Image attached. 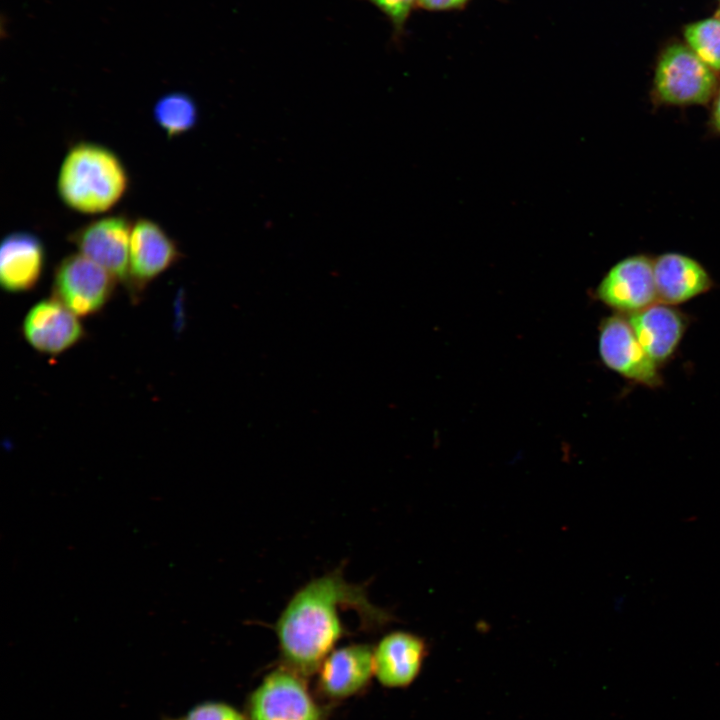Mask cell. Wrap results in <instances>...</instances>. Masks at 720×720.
<instances>
[{
  "label": "cell",
  "mask_w": 720,
  "mask_h": 720,
  "mask_svg": "<svg viewBox=\"0 0 720 720\" xmlns=\"http://www.w3.org/2000/svg\"><path fill=\"white\" fill-rule=\"evenodd\" d=\"M45 247L34 233L15 231L0 245V284L9 293L28 292L36 287L45 266Z\"/></svg>",
  "instance_id": "cell-13"
},
{
  "label": "cell",
  "mask_w": 720,
  "mask_h": 720,
  "mask_svg": "<svg viewBox=\"0 0 720 720\" xmlns=\"http://www.w3.org/2000/svg\"><path fill=\"white\" fill-rule=\"evenodd\" d=\"M251 720H320L303 683L290 672L270 673L251 698Z\"/></svg>",
  "instance_id": "cell-9"
},
{
  "label": "cell",
  "mask_w": 720,
  "mask_h": 720,
  "mask_svg": "<svg viewBox=\"0 0 720 720\" xmlns=\"http://www.w3.org/2000/svg\"><path fill=\"white\" fill-rule=\"evenodd\" d=\"M626 316L643 349L660 368L673 358L690 324L687 314L661 302Z\"/></svg>",
  "instance_id": "cell-11"
},
{
  "label": "cell",
  "mask_w": 720,
  "mask_h": 720,
  "mask_svg": "<svg viewBox=\"0 0 720 720\" xmlns=\"http://www.w3.org/2000/svg\"><path fill=\"white\" fill-rule=\"evenodd\" d=\"M719 19H720V10H719Z\"/></svg>",
  "instance_id": "cell-22"
},
{
  "label": "cell",
  "mask_w": 720,
  "mask_h": 720,
  "mask_svg": "<svg viewBox=\"0 0 720 720\" xmlns=\"http://www.w3.org/2000/svg\"><path fill=\"white\" fill-rule=\"evenodd\" d=\"M717 89L716 72L688 46L673 44L658 58L651 92L656 106L707 105Z\"/></svg>",
  "instance_id": "cell-3"
},
{
  "label": "cell",
  "mask_w": 720,
  "mask_h": 720,
  "mask_svg": "<svg viewBox=\"0 0 720 720\" xmlns=\"http://www.w3.org/2000/svg\"><path fill=\"white\" fill-rule=\"evenodd\" d=\"M378 8L390 21L396 34L404 30L407 19L417 0H368Z\"/></svg>",
  "instance_id": "cell-18"
},
{
  "label": "cell",
  "mask_w": 720,
  "mask_h": 720,
  "mask_svg": "<svg viewBox=\"0 0 720 720\" xmlns=\"http://www.w3.org/2000/svg\"><path fill=\"white\" fill-rule=\"evenodd\" d=\"M471 0H417L418 6L429 11H451L464 8Z\"/></svg>",
  "instance_id": "cell-20"
},
{
  "label": "cell",
  "mask_w": 720,
  "mask_h": 720,
  "mask_svg": "<svg viewBox=\"0 0 720 720\" xmlns=\"http://www.w3.org/2000/svg\"><path fill=\"white\" fill-rule=\"evenodd\" d=\"M182 257L176 242L155 221L139 218L133 223L126 285L135 300L144 289Z\"/></svg>",
  "instance_id": "cell-8"
},
{
  "label": "cell",
  "mask_w": 720,
  "mask_h": 720,
  "mask_svg": "<svg viewBox=\"0 0 720 720\" xmlns=\"http://www.w3.org/2000/svg\"><path fill=\"white\" fill-rule=\"evenodd\" d=\"M153 118L169 138L180 136L195 127L198 107L185 92L173 91L159 97L153 107Z\"/></svg>",
  "instance_id": "cell-16"
},
{
  "label": "cell",
  "mask_w": 720,
  "mask_h": 720,
  "mask_svg": "<svg viewBox=\"0 0 720 720\" xmlns=\"http://www.w3.org/2000/svg\"><path fill=\"white\" fill-rule=\"evenodd\" d=\"M132 226L125 215H109L73 231L68 240L79 253L103 267L126 286Z\"/></svg>",
  "instance_id": "cell-7"
},
{
  "label": "cell",
  "mask_w": 720,
  "mask_h": 720,
  "mask_svg": "<svg viewBox=\"0 0 720 720\" xmlns=\"http://www.w3.org/2000/svg\"><path fill=\"white\" fill-rule=\"evenodd\" d=\"M22 332L32 348L47 355L67 351L85 335L78 316L53 297L38 302L29 310Z\"/></svg>",
  "instance_id": "cell-10"
},
{
  "label": "cell",
  "mask_w": 720,
  "mask_h": 720,
  "mask_svg": "<svg viewBox=\"0 0 720 720\" xmlns=\"http://www.w3.org/2000/svg\"><path fill=\"white\" fill-rule=\"evenodd\" d=\"M596 298L614 313L630 315L658 302L653 258L638 253L616 262L595 289Z\"/></svg>",
  "instance_id": "cell-6"
},
{
  "label": "cell",
  "mask_w": 720,
  "mask_h": 720,
  "mask_svg": "<svg viewBox=\"0 0 720 720\" xmlns=\"http://www.w3.org/2000/svg\"><path fill=\"white\" fill-rule=\"evenodd\" d=\"M117 280L81 253L63 258L54 270L52 296L77 316H91L109 302Z\"/></svg>",
  "instance_id": "cell-4"
},
{
  "label": "cell",
  "mask_w": 720,
  "mask_h": 720,
  "mask_svg": "<svg viewBox=\"0 0 720 720\" xmlns=\"http://www.w3.org/2000/svg\"><path fill=\"white\" fill-rule=\"evenodd\" d=\"M709 124L716 134L720 135V86L710 102Z\"/></svg>",
  "instance_id": "cell-21"
},
{
  "label": "cell",
  "mask_w": 720,
  "mask_h": 720,
  "mask_svg": "<svg viewBox=\"0 0 720 720\" xmlns=\"http://www.w3.org/2000/svg\"><path fill=\"white\" fill-rule=\"evenodd\" d=\"M129 176L110 148L79 142L66 153L59 169L57 192L70 209L99 214L115 206L126 193Z\"/></svg>",
  "instance_id": "cell-2"
},
{
  "label": "cell",
  "mask_w": 720,
  "mask_h": 720,
  "mask_svg": "<svg viewBox=\"0 0 720 720\" xmlns=\"http://www.w3.org/2000/svg\"><path fill=\"white\" fill-rule=\"evenodd\" d=\"M342 571L339 567L302 586L275 623L283 658L304 674L314 672L343 635L341 610L354 609L366 628L391 619L370 602L365 585L349 583Z\"/></svg>",
  "instance_id": "cell-1"
},
{
  "label": "cell",
  "mask_w": 720,
  "mask_h": 720,
  "mask_svg": "<svg viewBox=\"0 0 720 720\" xmlns=\"http://www.w3.org/2000/svg\"><path fill=\"white\" fill-rule=\"evenodd\" d=\"M598 330L599 356L608 369L650 389L663 385L661 368L643 349L626 315L603 318Z\"/></svg>",
  "instance_id": "cell-5"
},
{
  "label": "cell",
  "mask_w": 720,
  "mask_h": 720,
  "mask_svg": "<svg viewBox=\"0 0 720 720\" xmlns=\"http://www.w3.org/2000/svg\"><path fill=\"white\" fill-rule=\"evenodd\" d=\"M427 646L421 637L404 631L385 635L374 650V673L387 687H405L419 674Z\"/></svg>",
  "instance_id": "cell-14"
},
{
  "label": "cell",
  "mask_w": 720,
  "mask_h": 720,
  "mask_svg": "<svg viewBox=\"0 0 720 720\" xmlns=\"http://www.w3.org/2000/svg\"><path fill=\"white\" fill-rule=\"evenodd\" d=\"M684 35L688 47L713 71L720 72V19L692 23Z\"/></svg>",
  "instance_id": "cell-17"
},
{
  "label": "cell",
  "mask_w": 720,
  "mask_h": 720,
  "mask_svg": "<svg viewBox=\"0 0 720 720\" xmlns=\"http://www.w3.org/2000/svg\"><path fill=\"white\" fill-rule=\"evenodd\" d=\"M658 302L677 306L714 287L712 276L697 259L682 252H664L653 258Z\"/></svg>",
  "instance_id": "cell-12"
},
{
  "label": "cell",
  "mask_w": 720,
  "mask_h": 720,
  "mask_svg": "<svg viewBox=\"0 0 720 720\" xmlns=\"http://www.w3.org/2000/svg\"><path fill=\"white\" fill-rule=\"evenodd\" d=\"M181 720H245V718L226 704L208 702L195 706Z\"/></svg>",
  "instance_id": "cell-19"
},
{
  "label": "cell",
  "mask_w": 720,
  "mask_h": 720,
  "mask_svg": "<svg viewBox=\"0 0 720 720\" xmlns=\"http://www.w3.org/2000/svg\"><path fill=\"white\" fill-rule=\"evenodd\" d=\"M374 673V650L365 644L339 648L324 659L320 669L323 690L346 697L360 690Z\"/></svg>",
  "instance_id": "cell-15"
}]
</instances>
